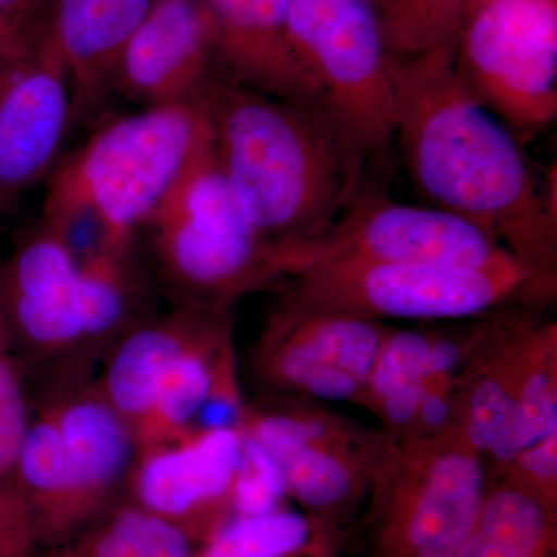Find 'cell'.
<instances>
[{"instance_id": "obj_1", "label": "cell", "mask_w": 557, "mask_h": 557, "mask_svg": "<svg viewBox=\"0 0 557 557\" xmlns=\"http://www.w3.org/2000/svg\"><path fill=\"white\" fill-rule=\"evenodd\" d=\"M456 47L391 60L395 135L423 196L508 249L541 296L555 287L556 197L539 185L518 138L458 78Z\"/></svg>"}, {"instance_id": "obj_2", "label": "cell", "mask_w": 557, "mask_h": 557, "mask_svg": "<svg viewBox=\"0 0 557 557\" xmlns=\"http://www.w3.org/2000/svg\"><path fill=\"white\" fill-rule=\"evenodd\" d=\"M201 101L220 168L263 239L298 245L319 236L361 193L368 152L322 106L260 94L225 70Z\"/></svg>"}, {"instance_id": "obj_3", "label": "cell", "mask_w": 557, "mask_h": 557, "mask_svg": "<svg viewBox=\"0 0 557 557\" xmlns=\"http://www.w3.org/2000/svg\"><path fill=\"white\" fill-rule=\"evenodd\" d=\"M208 132L201 100L153 106L102 124L51 177L44 223L79 263L124 258Z\"/></svg>"}, {"instance_id": "obj_4", "label": "cell", "mask_w": 557, "mask_h": 557, "mask_svg": "<svg viewBox=\"0 0 557 557\" xmlns=\"http://www.w3.org/2000/svg\"><path fill=\"white\" fill-rule=\"evenodd\" d=\"M485 460L457 428L379 440L369 479L380 557H457L479 518Z\"/></svg>"}, {"instance_id": "obj_5", "label": "cell", "mask_w": 557, "mask_h": 557, "mask_svg": "<svg viewBox=\"0 0 557 557\" xmlns=\"http://www.w3.org/2000/svg\"><path fill=\"white\" fill-rule=\"evenodd\" d=\"M533 289L525 267L469 270L417 263L325 259L293 274L278 311L376 321L458 319L485 313Z\"/></svg>"}, {"instance_id": "obj_6", "label": "cell", "mask_w": 557, "mask_h": 557, "mask_svg": "<svg viewBox=\"0 0 557 557\" xmlns=\"http://www.w3.org/2000/svg\"><path fill=\"white\" fill-rule=\"evenodd\" d=\"M454 67L520 145L557 115V0H483L465 13Z\"/></svg>"}, {"instance_id": "obj_7", "label": "cell", "mask_w": 557, "mask_h": 557, "mask_svg": "<svg viewBox=\"0 0 557 557\" xmlns=\"http://www.w3.org/2000/svg\"><path fill=\"white\" fill-rule=\"evenodd\" d=\"M289 47L325 108L366 152L395 135L391 58L370 0H289Z\"/></svg>"}, {"instance_id": "obj_8", "label": "cell", "mask_w": 557, "mask_h": 557, "mask_svg": "<svg viewBox=\"0 0 557 557\" xmlns=\"http://www.w3.org/2000/svg\"><path fill=\"white\" fill-rule=\"evenodd\" d=\"M161 265L200 302L234 296L295 273V245L263 239L226 186L199 183L161 201L146 222Z\"/></svg>"}, {"instance_id": "obj_9", "label": "cell", "mask_w": 557, "mask_h": 557, "mask_svg": "<svg viewBox=\"0 0 557 557\" xmlns=\"http://www.w3.org/2000/svg\"><path fill=\"white\" fill-rule=\"evenodd\" d=\"M298 251L299 271L325 259L469 270L502 269L520 263L494 237L460 215L438 208L397 203L380 194L364 193H359L347 211L324 233L300 242Z\"/></svg>"}, {"instance_id": "obj_10", "label": "cell", "mask_w": 557, "mask_h": 557, "mask_svg": "<svg viewBox=\"0 0 557 557\" xmlns=\"http://www.w3.org/2000/svg\"><path fill=\"white\" fill-rule=\"evenodd\" d=\"M223 67L218 28L201 0H153L121 53L115 86L143 108L201 100Z\"/></svg>"}, {"instance_id": "obj_11", "label": "cell", "mask_w": 557, "mask_h": 557, "mask_svg": "<svg viewBox=\"0 0 557 557\" xmlns=\"http://www.w3.org/2000/svg\"><path fill=\"white\" fill-rule=\"evenodd\" d=\"M72 120L67 75L44 28L0 86V211L49 174Z\"/></svg>"}, {"instance_id": "obj_12", "label": "cell", "mask_w": 557, "mask_h": 557, "mask_svg": "<svg viewBox=\"0 0 557 557\" xmlns=\"http://www.w3.org/2000/svg\"><path fill=\"white\" fill-rule=\"evenodd\" d=\"M387 333L369 319L277 310L267 333L263 362L278 384L310 397L366 403Z\"/></svg>"}, {"instance_id": "obj_13", "label": "cell", "mask_w": 557, "mask_h": 557, "mask_svg": "<svg viewBox=\"0 0 557 557\" xmlns=\"http://www.w3.org/2000/svg\"><path fill=\"white\" fill-rule=\"evenodd\" d=\"M218 28L226 75L260 94L325 108L287 35L289 0H201ZM327 109V108H325Z\"/></svg>"}, {"instance_id": "obj_14", "label": "cell", "mask_w": 557, "mask_h": 557, "mask_svg": "<svg viewBox=\"0 0 557 557\" xmlns=\"http://www.w3.org/2000/svg\"><path fill=\"white\" fill-rule=\"evenodd\" d=\"M153 0H53L46 35L64 65L73 119L87 115L115 86L121 53Z\"/></svg>"}, {"instance_id": "obj_15", "label": "cell", "mask_w": 557, "mask_h": 557, "mask_svg": "<svg viewBox=\"0 0 557 557\" xmlns=\"http://www.w3.org/2000/svg\"><path fill=\"white\" fill-rule=\"evenodd\" d=\"M149 449L139 465L137 493L150 512L180 518L231 493L242 453L239 429H211Z\"/></svg>"}, {"instance_id": "obj_16", "label": "cell", "mask_w": 557, "mask_h": 557, "mask_svg": "<svg viewBox=\"0 0 557 557\" xmlns=\"http://www.w3.org/2000/svg\"><path fill=\"white\" fill-rule=\"evenodd\" d=\"M228 304L199 302L166 324L137 330L123 341L108 370L106 401L138 431L174 362Z\"/></svg>"}, {"instance_id": "obj_17", "label": "cell", "mask_w": 557, "mask_h": 557, "mask_svg": "<svg viewBox=\"0 0 557 557\" xmlns=\"http://www.w3.org/2000/svg\"><path fill=\"white\" fill-rule=\"evenodd\" d=\"M341 434L335 423L309 416V437L277 463L287 491L311 509L339 508L369 479L376 448L358 456Z\"/></svg>"}, {"instance_id": "obj_18", "label": "cell", "mask_w": 557, "mask_h": 557, "mask_svg": "<svg viewBox=\"0 0 557 557\" xmlns=\"http://www.w3.org/2000/svg\"><path fill=\"white\" fill-rule=\"evenodd\" d=\"M552 507L515 483L490 487L457 557H553Z\"/></svg>"}, {"instance_id": "obj_19", "label": "cell", "mask_w": 557, "mask_h": 557, "mask_svg": "<svg viewBox=\"0 0 557 557\" xmlns=\"http://www.w3.org/2000/svg\"><path fill=\"white\" fill-rule=\"evenodd\" d=\"M87 498L108 490L129 458V424L102 398H81L51 413Z\"/></svg>"}, {"instance_id": "obj_20", "label": "cell", "mask_w": 557, "mask_h": 557, "mask_svg": "<svg viewBox=\"0 0 557 557\" xmlns=\"http://www.w3.org/2000/svg\"><path fill=\"white\" fill-rule=\"evenodd\" d=\"M7 346V314L0 293V557H16L25 539L20 456L30 421Z\"/></svg>"}, {"instance_id": "obj_21", "label": "cell", "mask_w": 557, "mask_h": 557, "mask_svg": "<svg viewBox=\"0 0 557 557\" xmlns=\"http://www.w3.org/2000/svg\"><path fill=\"white\" fill-rule=\"evenodd\" d=\"M223 332H226V321L222 313L166 373L149 417L137 431L145 445L160 446L185 437L183 432L188 431L214 384L215 366L209 364L203 346Z\"/></svg>"}, {"instance_id": "obj_22", "label": "cell", "mask_w": 557, "mask_h": 557, "mask_svg": "<svg viewBox=\"0 0 557 557\" xmlns=\"http://www.w3.org/2000/svg\"><path fill=\"white\" fill-rule=\"evenodd\" d=\"M391 60L457 46L469 0H370Z\"/></svg>"}, {"instance_id": "obj_23", "label": "cell", "mask_w": 557, "mask_h": 557, "mask_svg": "<svg viewBox=\"0 0 557 557\" xmlns=\"http://www.w3.org/2000/svg\"><path fill=\"white\" fill-rule=\"evenodd\" d=\"M556 325L528 322L520 344L518 408L531 446L557 434Z\"/></svg>"}, {"instance_id": "obj_24", "label": "cell", "mask_w": 557, "mask_h": 557, "mask_svg": "<svg viewBox=\"0 0 557 557\" xmlns=\"http://www.w3.org/2000/svg\"><path fill=\"white\" fill-rule=\"evenodd\" d=\"M24 496L42 505H78L89 500L72 467L53 416L28 424L20 456Z\"/></svg>"}, {"instance_id": "obj_25", "label": "cell", "mask_w": 557, "mask_h": 557, "mask_svg": "<svg viewBox=\"0 0 557 557\" xmlns=\"http://www.w3.org/2000/svg\"><path fill=\"white\" fill-rule=\"evenodd\" d=\"M79 262L64 239L46 223L22 242L11 259L2 298L40 299L64 295L73 287Z\"/></svg>"}, {"instance_id": "obj_26", "label": "cell", "mask_w": 557, "mask_h": 557, "mask_svg": "<svg viewBox=\"0 0 557 557\" xmlns=\"http://www.w3.org/2000/svg\"><path fill=\"white\" fill-rule=\"evenodd\" d=\"M123 259L95 256L79 263L73 284V304L84 335L110 332L126 313Z\"/></svg>"}, {"instance_id": "obj_27", "label": "cell", "mask_w": 557, "mask_h": 557, "mask_svg": "<svg viewBox=\"0 0 557 557\" xmlns=\"http://www.w3.org/2000/svg\"><path fill=\"white\" fill-rule=\"evenodd\" d=\"M307 537L306 519L293 512L240 516L220 531L205 557H282L302 547Z\"/></svg>"}, {"instance_id": "obj_28", "label": "cell", "mask_w": 557, "mask_h": 557, "mask_svg": "<svg viewBox=\"0 0 557 557\" xmlns=\"http://www.w3.org/2000/svg\"><path fill=\"white\" fill-rule=\"evenodd\" d=\"M94 557H190L188 537L170 519L126 511L95 541Z\"/></svg>"}, {"instance_id": "obj_29", "label": "cell", "mask_w": 557, "mask_h": 557, "mask_svg": "<svg viewBox=\"0 0 557 557\" xmlns=\"http://www.w3.org/2000/svg\"><path fill=\"white\" fill-rule=\"evenodd\" d=\"M432 338L412 330L388 332L370 375L364 405L376 410L392 395L423 388Z\"/></svg>"}, {"instance_id": "obj_30", "label": "cell", "mask_w": 557, "mask_h": 557, "mask_svg": "<svg viewBox=\"0 0 557 557\" xmlns=\"http://www.w3.org/2000/svg\"><path fill=\"white\" fill-rule=\"evenodd\" d=\"M242 453L231 494L237 511L245 518L277 511L278 502L287 493L284 474L277 461L244 429Z\"/></svg>"}, {"instance_id": "obj_31", "label": "cell", "mask_w": 557, "mask_h": 557, "mask_svg": "<svg viewBox=\"0 0 557 557\" xmlns=\"http://www.w3.org/2000/svg\"><path fill=\"white\" fill-rule=\"evenodd\" d=\"M53 0H0V65L30 51L46 28Z\"/></svg>"}, {"instance_id": "obj_32", "label": "cell", "mask_w": 557, "mask_h": 557, "mask_svg": "<svg viewBox=\"0 0 557 557\" xmlns=\"http://www.w3.org/2000/svg\"><path fill=\"white\" fill-rule=\"evenodd\" d=\"M460 344L448 338H432L426 362V386H453V372L461 361Z\"/></svg>"}, {"instance_id": "obj_33", "label": "cell", "mask_w": 557, "mask_h": 557, "mask_svg": "<svg viewBox=\"0 0 557 557\" xmlns=\"http://www.w3.org/2000/svg\"><path fill=\"white\" fill-rule=\"evenodd\" d=\"M11 64L0 65V86H2L3 79H5L7 72H9Z\"/></svg>"}, {"instance_id": "obj_34", "label": "cell", "mask_w": 557, "mask_h": 557, "mask_svg": "<svg viewBox=\"0 0 557 557\" xmlns=\"http://www.w3.org/2000/svg\"><path fill=\"white\" fill-rule=\"evenodd\" d=\"M480 2H483V0H469L468 9H471V7L478 5V3H480Z\"/></svg>"}]
</instances>
